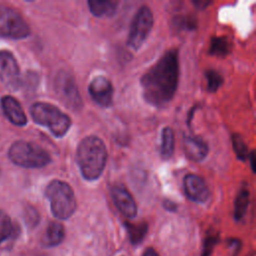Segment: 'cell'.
<instances>
[{"instance_id":"obj_1","label":"cell","mask_w":256,"mask_h":256,"mask_svg":"<svg viewBox=\"0 0 256 256\" xmlns=\"http://www.w3.org/2000/svg\"><path fill=\"white\" fill-rule=\"evenodd\" d=\"M179 80V57L176 49L166 51L142 76L144 99L151 105L162 107L174 97Z\"/></svg>"},{"instance_id":"obj_2","label":"cell","mask_w":256,"mask_h":256,"mask_svg":"<svg viewBox=\"0 0 256 256\" xmlns=\"http://www.w3.org/2000/svg\"><path fill=\"white\" fill-rule=\"evenodd\" d=\"M76 160L84 179H98L107 162V149L102 139L92 135L83 138L76 150Z\"/></svg>"},{"instance_id":"obj_3","label":"cell","mask_w":256,"mask_h":256,"mask_svg":"<svg viewBox=\"0 0 256 256\" xmlns=\"http://www.w3.org/2000/svg\"><path fill=\"white\" fill-rule=\"evenodd\" d=\"M45 195L50 203L52 214L60 220L71 217L76 210V198L71 186L61 180L51 181L46 189Z\"/></svg>"},{"instance_id":"obj_4","label":"cell","mask_w":256,"mask_h":256,"mask_svg":"<svg viewBox=\"0 0 256 256\" xmlns=\"http://www.w3.org/2000/svg\"><path fill=\"white\" fill-rule=\"evenodd\" d=\"M33 120L50 130L56 137L64 136L71 127L70 117L58 107L45 102H36L30 109Z\"/></svg>"},{"instance_id":"obj_5","label":"cell","mask_w":256,"mask_h":256,"mask_svg":"<svg viewBox=\"0 0 256 256\" xmlns=\"http://www.w3.org/2000/svg\"><path fill=\"white\" fill-rule=\"evenodd\" d=\"M9 158L13 163L24 168H41L51 161L50 155L43 148L22 140L11 145Z\"/></svg>"},{"instance_id":"obj_6","label":"cell","mask_w":256,"mask_h":256,"mask_svg":"<svg viewBox=\"0 0 256 256\" xmlns=\"http://www.w3.org/2000/svg\"><path fill=\"white\" fill-rule=\"evenodd\" d=\"M153 14L150 8L143 5L135 14L131 23L127 44L134 50H138L149 36L153 27Z\"/></svg>"},{"instance_id":"obj_7","label":"cell","mask_w":256,"mask_h":256,"mask_svg":"<svg viewBox=\"0 0 256 256\" xmlns=\"http://www.w3.org/2000/svg\"><path fill=\"white\" fill-rule=\"evenodd\" d=\"M29 34L28 24L17 11L9 7H0V37L22 39Z\"/></svg>"},{"instance_id":"obj_8","label":"cell","mask_w":256,"mask_h":256,"mask_svg":"<svg viewBox=\"0 0 256 256\" xmlns=\"http://www.w3.org/2000/svg\"><path fill=\"white\" fill-rule=\"evenodd\" d=\"M55 90L61 101L71 110L78 111L82 106L81 95L74 77L66 71H61L55 78Z\"/></svg>"},{"instance_id":"obj_9","label":"cell","mask_w":256,"mask_h":256,"mask_svg":"<svg viewBox=\"0 0 256 256\" xmlns=\"http://www.w3.org/2000/svg\"><path fill=\"white\" fill-rule=\"evenodd\" d=\"M0 79L10 89H16L20 83V71L14 56L8 51H0Z\"/></svg>"},{"instance_id":"obj_10","label":"cell","mask_w":256,"mask_h":256,"mask_svg":"<svg viewBox=\"0 0 256 256\" xmlns=\"http://www.w3.org/2000/svg\"><path fill=\"white\" fill-rule=\"evenodd\" d=\"M88 91L92 99L102 107H109L113 102L114 89L105 76L94 77L89 83Z\"/></svg>"},{"instance_id":"obj_11","label":"cell","mask_w":256,"mask_h":256,"mask_svg":"<svg viewBox=\"0 0 256 256\" xmlns=\"http://www.w3.org/2000/svg\"><path fill=\"white\" fill-rule=\"evenodd\" d=\"M184 191L187 197L197 203H204L210 196L205 180L196 174H187L183 180Z\"/></svg>"},{"instance_id":"obj_12","label":"cell","mask_w":256,"mask_h":256,"mask_svg":"<svg viewBox=\"0 0 256 256\" xmlns=\"http://www.w3.org/2000/svg\"><path fill=\"white\" fill-rule=\"evenodd\" d=\"M111 197L117 209L127 218H134L137 215V205L130 192L123 186H113Z\"/></svg>"},{"instance_id":"obj_13","label":"cell","mask_w":256,"mask_h":256,"mask_svg":"<svg viewBox=\"0 0 256 256\" xmlns=\"http://www.w3.org/2000/svg\"><path fill=\"white\" fill-rule=\"evenodd\" d=\"M183 148L185 155L193 161L204 160L209 151L208 145L202 138L192 135L183 137Z\"/></svg>"},{"instance_id":"obj_14","label":"cell","mask_w":256,"mask_h":256,"mask_svg":"<svg viewBox=\"0 0 256 256\" xmlns=\"http://www.w3.org/2000/svg\"><path fill=\"white\" fill-rule=\"evenodd\" d=\"M1 105L5 116L11 123L17 126H24L27 123V117L20 103L12 96H4Z\"/></svg>"},{"instance_id":"obj_15","label":"cell","mask_w":256,"mask_h":256,"mask_svg":"<svg viewBox=\"0 0 256 256\" xmlns=\"http://www.w3.org/2000/svg\"><path fill=\"white\" fill-rule=\"evenodd\" d=\"M65 237V229L59 222H51L45 231L42 244L45 247H54L59 245Z\"/></svg>"},{"instance_id":"obj_16","label":"cell","mask_w":256,"mask_h":256,"mask_svg":"<svg viewBox=\"0 0 256 256\" xmlns=\"http://www.w3.org/2000/svg\"><path fill=\"white\" fill-rule=\"evenodd\" d=\"M90 12L96 17H110L114 15L118 2L116 1H99L89 0L87 2Z\"/></svg>"},{"instance_id":"obj_17","label":"cell","mask_w":256,"mask_h":256,"mask_svg":"<svg viewBox=\"0 0 256 256\" xmlns=\"http://www.w3.org/2000/svg\"><path fill=\"white\" fill-rule=\"evenodd\" d=\"M175 147L174 132L170 127H165L161 131V144L160 154L162 158L168 159L172 156Z\"/></svg>"},{"instance_id":"obj_18","label":"cell","mask_w":256,"mask_h":256,"mask_svg":"<svg viewBox=\"0 0 256 256\" xmlns=\"http://www.w3.org/2000/svg\"><path fill=\"white\" fill-rule=\"evenodd\" d=\"M249 202L250 192L245 186H243L240 189L234 203V218L236 220H241L245 216L247 208L249 206Z\"/></svg>"},{"instance_id":"obj_19","label":"cell","mask_w":256,"mask_h":256,"mask_svg":"<svg viewBox=\"0 0 256 256\" xmlns=\"http://www.w3.org/2000/svg\"><path fill=\"white\" fill-rule=\"evenodd\" d=\"M129 240L132 244L138 245L140 244L143 239L145 238L147 231H148V225L146 222H139V223H125Z\"/></svg>"},{"instance_id":"obj_20","label":"cell","mask_w":256,"mask_h":256,"mask_svg":"<svg viewBox=\"0 0 256 256\" xmlns=\"http://www.w3.org/2000/svg\"><path fill=\"white\" fill-rule=\"evenodd\" d=\"M230 50L231 43L226 37L216 36L212 38L209 47V54L218 57H224L230 52Z\"/></svg>"},{"instance_id":"obj_21","label":"cell","mask_w":256,"mask_h":256,"mask_svg":"<svg viewBox=\"0 0 256 256\" xmlns=\"http://www.w3.org/2000/svg\"><path fill=\"white\" fill-rule=\"evenodd\" d=\"M13 231V226L10 217L0 210V244L7 240Z\"/></svg>"},{"instance_id":"obj_22","label":"cell","mask_w":256,"mask_h":256,"mask_svg":"<svg viewBox=\"0 0 256 256\" xmlns=\"http://www.w3.org/2000/svg\"><path fill=\"white\" fill-rule=\"evenodd\" d=\"M231 139H232L234 151H235L238 159L245 161L249 157V153H248V148H247L245 142L243 141L242 137L238 134H233Z\"/></svg>"},{"instance_id":"obj_23","label":"cell","mask_w":256,"mask_h":256,"mask_svg":"<svg viewBox=\"0 0 256 256\" xmlns=\"http://www.w3.org/2000/svg\"><path fill=\"white\" fill-rule=\"evenodd\" d=\"M205 76L207 80V90L210 92H215L223 84L222 76L215 70L206 71Z\"/></svg>"},{"instance_id":"obj_24","label":"cell","mask_w":256,"mask_h":256,"mask_svg":"<svg viewBox=\"0 0 256 256\" xmlns=\"http://www.w3.org/2000/svg\"><path fill=\"white\" fill-rule=\"evenodd\" d=\"M218 241H219V234L217 232H209L204 240L201 256H210L214 250V247L217 245Z\"/></svg>"},{"instance_id":"obj_25","label":"cell","mask_w":256,"mask_h":256,"mask_svg":"<svg viewBox=\"0 0 256 256\" xmlns=\"http://www.w3.org/2000/svg\"><path fill=\"white\" fill-rule=\"evenodd\" d=\"M163 205H164L165 209L168 210V211H170V212H174V211L177 210V205H176V203L172 202L171 200H165Z\"/></svg>"},{"instance_id":"obj_26","label":"cell","mask_w":256,"mask_h":256,"mask_svg":"<svg viewBox=\"0 0 256 256\" xmlns=\"http://www.w3.org/2000/svg\"><path fill=\"white\" fill-rule=\"evenodd\" d=\"M142 256H159V255H158V253L155 251V249L149 247V248H147V249L143 252Z\"/></svg>"},{"instance_id":"obj_27","label":"cell","mask_w":256,"mask_h":256,"mask_svg":"<svg viewBox=\"0 0 256 256\" xmlns=\"http://www.w3.org/2000/svg\"><path fill=\"white\" fill-rule=\"evenodd\" d=\"M250 160H251V169L253 170V172H255V164H254V162H255V153H254V151H252L250 153Z\"/></svg>"}]
</instances>
